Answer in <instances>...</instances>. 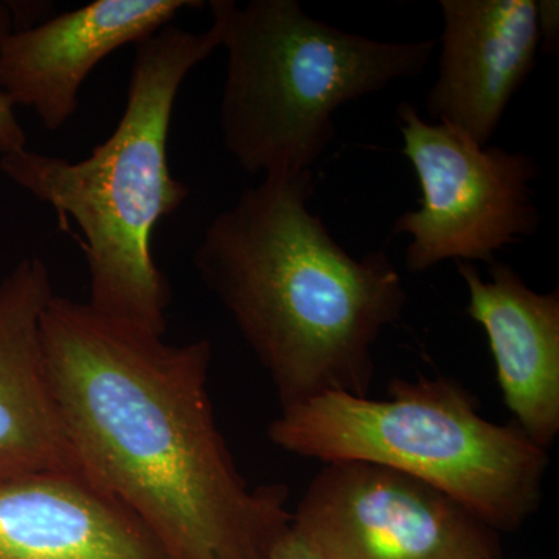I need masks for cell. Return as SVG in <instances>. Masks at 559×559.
Segmentation results:
<instances>
[{
    "mask_svg": "<svg viewBox=\"0 0 559 559\" xmlns=\"http://www.w3.org/2000/svg\"><path fill=\"white\" fill-rule=\"evenodd\" d=\"M40 341L84 476L171 559H266L293 522L285 485L249 487L216 423L212 344L176 345L55 294Z\"/></svg>",
    "mask_w": 559,
    "mask_h": 559,
    "instance_id": "1",
    "label": "cell"
},
{
    "mask_svg": "<svg viewBox=\"0 0 559 559\" xmlns=\"http://www.w3.org/2000/svg\"><path fill=\"white\" fill-rule=\"evenodd\" d=\"M312 194V170L264 176L210 221L191 259L282 411L329 393L369 396L374 345L407 305L388 253H348L311 212Z\"/></svg>",
    "mask_w": 559,
    "mask_h": 559,
    "instance_id": "2",
    "label": "cell"
},
{
    "mask_svg": "<svg viewBox=\"0 0 559 559\" xmlns=\"http://www.w3.org/2000/svg\"><path fill=\"white\" fill-rule=\"evenodd\" d=\"M221 47L205 32L167 25L135 44L127 103L116 130L79 162L31 150L0 157V171L83 235L87 304L106 318L165 336L171 288L154 260V231L189 200L175 178L168 138L187 75Z\"/></svg>",
    "mask_w": 559,
    "mask_h": 559,
    "instance_id": "3",
    "label": "cell"
},
{
    "mask_svg": "<svg viewBox=\"0 0 559 559\" xmlns=\"http://www.w3.org/2000/svg\"><path fill=\"white\" fill-rule=\"evenodd\" d=\"M209 5L227 57L223 143L242 171L263 178L311 171L334 138L336 110L419 75L437 46L341 31L297 0Z\"/></svg>",
    "mask_w": 559,
    "mask_h": 559,
    "instance_id": "4",
    "label": "cell"
},
{
    "mask_svg": "<svg viewBox=\"0 0 559 559\" xmlns=\"http://www.w3.org/2000/svg\"><path fill=\"white\" fill-rule=\"evenodd\" d=\"M388 400L329 393L280 412L267 437L304 459L366 462L425 481L498 533L543 503L549 454L516 425H496L451 378H393Z\"/></svg>",
    "mask_w": 559,
    "mask_h": 559,
    "instance_id": "5",
    "label": "cell"
},
{
    "mask_svg": "<svg viewBox=\"0 0 559 559\" xmlns=\"http://www.w3.org/2000/svg\"><path fill=\"white\" fill-rule=\"evenodd\" d=\"M396 120L421 187L419 207L393 224V235L411 238L407 270L419 274L448 260L491 264L499 250L539 229L532 187L539 167L528 154L477 145L457 128L429 123L409 102L400 103Z\"/></svg>",
    "mask_w": 559,
    "mask_h": 559,
    "instance_id": "6",
    "label": "cell"
},
{
    "mask_svg": "<svg viewBox=\"0 0 559 559\" xmlns=\"http://www.w3.org/2000/svg\"><path fill=\"white\" fill-rule=\"evenodd\" d=\"M293 527L325 559H499L500 533L425 481L366 462L323 463Z\"/></svg>",
    "mask_w": 559,
    "mask_h": 559,
    "instance_id": "7",
    "label": "cell"
},
{
    "mask_svg": "<svg viewBox=\"0 0 559 559\" xmlns=\"http://www.w3.org/2000/svg\"><path fill=\"white\" fill-rule=\"evenodd\" d=\"M194 0H95L11 31L0 40V92L32 109L47 131L69 123L94 69L114 51L139 44L171 24Z\"/></svg>",
    "mask_w": 559,
    "mask_h": 559,
    "instance_id": "8",
    "label": "cell"
},
{
    "mask_svg": "<svg viewBox=\"0 0 559 559\" xmlns=\"http://www.w3.org/2000/svg\"><path fill=\"white\" fill-rule=\"evenodd\" d=\"M439 73L426 98L433 119L488 146L540 49L538 0H441Z\"/></svg>",
    "mask_w": 559,
    "mask_h": 559,
    "instance_id": "9",
    "label": "cell"
},
{
    "mask_svg": "<svg viewBox=\"0 0 559 559\" xmlns=\"http://www.w3.org/2000/svg\"><path fill=\"white\" fill-rule=\"evenodd\" d=\"M0 559H171L160 540L81 471L0 477Z\"/></svg>",
    "mask_w": 559,
    "mask_h": 559,
    "instance_id": "10",
    "label": "cell"
},
{
    "mask_svg": "<svg viewBox=\"0 0 559 559\" xmlns=\"http://www.w3.org/2000/svg\"><path fill=\"white\" fill-rule=\"evenodd\" d=\"M488 266L484 278L473 263L457 261L466 312L487 334L514 423L547 451L559 433V293L530 288L510 264Z\"/></svg>",
    "mask_w": 559,
    "mask_h": 559,
    "instance_id": "11",
    "label": "cell"
},
{
    "mask_svg": "<svg viewBox=\"0 0 559 559\" xmlns=\"http://www.w3.org/2000/svg\"><path fill=\"white\" fill-rule=\"evenodd\" d=\"M46 261L22 259L0 275V477L80 471L62 428L40 341L55 296Z\"/></svg>",
    "mask_w": 559,
    "mask_h": 559,
    "instance_id": "12",
    "label": "cell"
},
{
    "mask_svg": "<svg viewBox=\"0 0 559 559\" xmlns=\"http://www.w3.org/2000/svg\"><path fill=\"white\" fill-rule=\"evenodd\" d=\"M13 31V11L0 2V40ZM27 148V135L17 120L14 106L0 92V157Z\"/></svg>",
    "mask_w": 559,
    "mask_h": 559,
    "instance_id": "13",
    "label": "cell"
},
{
    "mask_svg": "<svg viewBox=\"0 0 559 559\" xmlns=\"http://www.w3.org/2000/svg\"><path fill=\"white\" fill-rule=\"evenodd\" d=\"M266 559H325L319 554L314 547L308 543L304 536L293 527L286 530L285 535L282 536L272 547L270 555Z\"/></svg>",
    "mask_w": 559,
    "mask_h": 559,
    "instance_id": "14",
    "label": "cell"
}]
</instances>
